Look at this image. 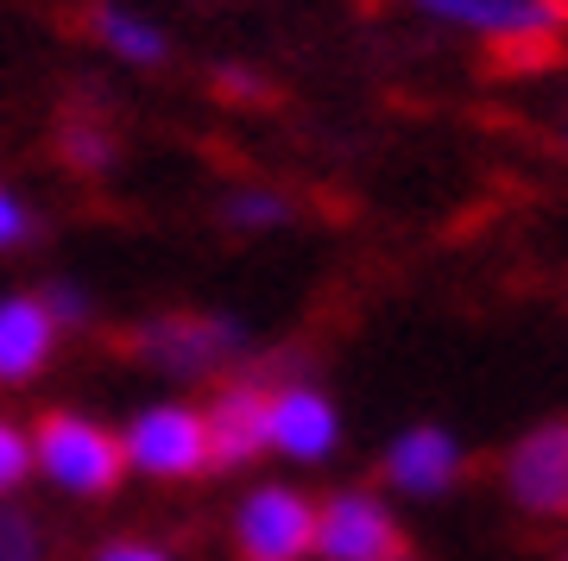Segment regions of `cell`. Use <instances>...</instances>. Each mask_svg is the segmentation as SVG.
<instances>
[{
	"instance_id": "obj_1",
	"label": "cell",
	"mask_w": 568,
	"mask_h": 561,
	"mask_svg": "<svg viewBox=\"0 0 568 561\" xmlns=\"http://www.w3.org/2000/svg\"><path fill=\"white\" fill-rule=\"evenodd\" d=\"M32 461L51 473V486L82 492V499H102V492H114V486H121V473H126L121 436H108L102 422L77 417V410H51V417L39 422Z\"/></svg>"
},
{
	"instance_id": "obj_2",
	"label": "cell",
	"mask_w": 568,
	"mask_h": 561,
	"mask_svg": "<svg viewBox=\"0 0 568 561\" xmlns=\"http://www.w3.org/2000/svg\"><path fill=\"white\" fill-rule=\"evenodd\" d=\"M241 347H246L241 322H227V316H159L133 335V354L152 373H164V379H209Z\"/></svg>"
},
{
	"instance_id": "obj_3",
	"label": "cell",
	"mask_w": 568,
	"mask_h": 561,
	"mask_svg": "<svg viewBox=\"0 0 568 561\" xmlns=\"http://www.w3.org/2000/svg\"><path fill=\"white\" fill-rule=\"evenodd\" d=\"M126 467H140L152 480H190L209 467V429L203 410H183V404H152L126 422L121 436Z\"/></svg>"
},
{
	"instance_id": "obj_4",
	"label": "cell",
	"mask_w": 568,
	"mask_h": 561,
	"mask_svg": "<svg viewBox=\"0 0 568 561\" xmlns=\"http://www.w3.org/2000/svg\"><path fill=\"white\" fill-rule=\"evenodd\" d=\"M316 555L328 561H410L405 530L392 523V511L366 492H342L316 511Z\"/></svg>"
},
{
	"instance_id": "obj_5",
	"label": "cell",
	"mask_w": 568,
	"mask_h": 561,
	"mask_svg": "<svg viewBox=\"0 0 568 561\" xmlns=\"http://www.w3.org/2000/svg\"><path fill=\"white\" fill-rule=\"evenodd\" d=\"M429 20L467 26L493 44H511V58H530V44H549V32H562L549 0H417Z\"/></svg>"
},
{
	"instance_id": "obj_6",
	"label": "cell",
	"mask_w": 568,
	"mask_h": 561,
	"mask_svg": "<svg viewBox=\"0 0 568 561\" xmlns=\"http://www.w3.org/2000/svg\"><path fill=\"white\" fill-rule=\"evenodd\" d=\"M234 537L253 561H304L316 542V511L291 486H260L234 518Z\"/></svg>"
},
{
	"instance_id": "obj_7",
	"label": "cell",
	"mask_w": 568,
	"mask_h": 561,
	"mask_svg": "<svg viewBox=\"0 0 568 561\" xmlns=\"http://www.w3.org/2000/svg\"><path fill=\"white\" fill-rule=\"evenodd\" d=\"M506 492L537 518H568V422H544L511 448Z\"/></svg>"
},
{
	"instance_id": "obj_8",
	"label": "cell",
	"mask_w": 568,
	"mask_h": 561,
	"mask_svg": "<svg viewBox=\"0 0 568 561\" xmlns=\"http://www.w3.org/2000/svg\"><path fill=\"white\" fill-rule=\"evenodd\" d=\"M335 436H342V422H335V404L323 391H310V385L272 391V404H265V448H278L291 461H323L335 448Z\"/></svg>"
},
{
	"instance_id": "obj_9",
	"label": "cell",
	"mask_w": 568,
	"mask_h": 561,
	"mask_svg": "<svg viewBox=\"0 0 568 561\" xmlns=\"http://www.w3.org/2000/svg\"><path fill=\"white\" fill-rule=\"evenodd\" d=\"M265 391L260 379H234L222 398L203 410V429H209V467H246L253 455H265Z\"/></svg>"
},
{
	"instance_id": "obj_10",
	"label": "cell",
	"mask_w": 568,
	"mask_h": 561,
	"mask_svg": "<svg viewBox=\"0 0 568 561\" xmlns=\"http://www.w3.org/2000/svg\"><path fill=\"white\" fill-rule=\"evenodd\" d=\"M51 347H58V322L44 316L39 297L0 303V385H20L32 373H44Z\"/></svg>"
},
{
	"instance_id": "obj_11",
	"label": "cell",
	"mask_w": 568,
	"mask_h": 561,
	"mask_svg": "<svg viewBox=\"0 0 568 561\" xmlns=\"http://www.w3.org/2000/svg\"><path fill=\"white\" fill-rule=\"evenodd\" d=\"M386 480L405 486V492H448V486L462 480V448L448 429H410V436L392 441L386 455Z\"/></svg>"
},
{
	"instance_id": "obj_12",
	"label": "cell",
	"mask_w": 568,
	"mask_h": 561,
	"mask_svg": "<svg viewBox=\"0 0 568 561\" xmlns=\"http://www.w3.org/2000/svg\"><path fill=\"white\" fill-rule=\"evenodd\" d=\"M95 39L126 63H164V32L140 13H121V7H102L95 13Z\"/></svg>"
},
{
	"instance_id": "obj_13",
	"label": "cell",
	"mask_w": 568,
	"mask_h": 561,
	"mask_svg": "<svg viewBox=\"0 0 568 561\" xmlns=\"http://www.w3.org/2000/svg\"><path fill=\"white\" fill-rule=\"evenodd\" d=\"M284 215H291V202H284V196H272V190H234V196L222 202V221H227V227H241V234L278 227Z\"/></svg>"
},
{
	"instance_id": "obj_14",
	"label": "cell",
	"mask_w": 568,
	"mask_h": 561,
	"mask_svg": "<svg viewBox=\"0 0 568 561\" xmlns=\"http://www.w3.org/2000/svg\"><path fill=\"white\" fill-rule=\"evenodd\" d=\"M63 159L77 164V171H108V164H114L108 126H63Z\"/></svg>"
},
{
	"instance_id": "obj_15",
	"label": "cell",
	"mask_w": 568,
	"mask_h": 561,
	"mask_svg": "<svg viewBox=\"0 0 568 561\" xmlns=\"http://www.w3.org/2000/svg\"><path fill=\"white\" fill-rule=\"evenodd\" d=\"M0 561H44V542H39V523L0 504Z\"/></svg>"
},
{
	"instance_id": "obj_16",
	"label": "cell",
	"mask_w": 568,
	"mask_h": 561,
	"mask_svg": "<svg viewBox=\"0 0 568 561\" xmlns=\"http://www.w3.org/2000/svg\"><path fill=\"white\" fill-rule=\"evenodd\" d=\"M26 473H32V441H26V429H13V422L0 417V499H7Z\"/></svg>"
},
{
	"instance_id": "obj_17",
	"label": "cell",
	"mask_w": 568,
	"mask_h": 561,
	"mask_svg": "<svg viewBox=\"0 0 568 561\" xmlns=\"http://www.w3.org/2000/svg\"><path fill=\"white\" fill-rule=\"evenodd\" d=\"M39 303H44V316L58 322V335H63V328H82V322H89V297H82L77 284H51Z\"/></svg>"
},
{
	"instance_id": "obj_18",
	"label": "cell",
	"mask_w": 568,
	"mask_h": 561,
	"mask_svg": "<svg viewBox=\"0 0 568 561\" xmlns=\"http://www.w3.org/2000/svg\"><path fill=\"white\" fill-rule=\"evenodd\" d=\"M26 234H32V221H26V208H20V196L0 183V246H20Z\"/></svg>"
},
{
	"instance_id": "obj_19",
	"label": "cell",
	"mask_w": 568,
	"mask_h": 561,
	"mask_svg": "<svg viewBox=\"0 0 568 561\" xmlns=\"http://www.w3.org/2000/svg\"><path fill=\"white\" fill-rule=\"evenodd\" d=\"M95 561H171L164 549H152V542H108Z\"/></svg>"
},
{
	"instance_id": "obj_20",
	"label": "cell",
	"mask_w": 568,
	"mask_h": 561,
	"mask_svg": "<svg viewBox=\"0 0 568 561\" xmlns=\"http://www.w3.org/2000/svg\"><path fill=\"white\" fill-rule=\"evenodd\" d=\"M549 7H556V20H562V26H568V0H549Z\"/></svg>"
}]
</instances>
